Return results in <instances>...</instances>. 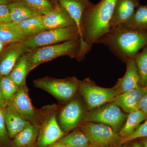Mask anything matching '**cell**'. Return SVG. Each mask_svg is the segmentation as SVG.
<instances>
[{
  "instance_id": "52a82bcc",
  "label": "cell",
  "mask_w": 147,
  "mask_h": 147,
  "mask_svg": "<svg viewBox=\"0 0 147 147\" xmlns=\"http://www.w3.org/2000/svg\"><path fill=\"white\" fill-rule=\"evenodd\" d=\"M127 115L115 101L91 110L85 118L86 121L99 123L110 126L118 132L123 127Z\"/></svg>"
},
{
  "instance_id": "8d00e7d4",
  "label": "cell",
  "mask_w": 147,
  "mask_h": 147,
  "mask_svg": "<svg viewBox=\"0 0 147 147\" xmlns=\"http://www.w3.org/2000/svg\"><path fill=\"white\" fill-rule=\"evenodd\" d=\"M142 143L144 147H147V138H145L142 139Z\"/></svg>"
},
{
  "instance_id": "6da1fadb",
  "label": "cell",
  "mask_w": 147,
  "mask_h": 147,
  "mask_svg": "<svg viewBox=\"0 0 147 147\" xmlns=\"http://www.w3.org/2000/svg\"><path fill=\"white\" fill-rule=\"evenodd\" d=\"M96 43L105 45L125 62L134 59L139 51L147 45V31L129 30L119 25L110 28Z\"/></svg>"
},
{
  "instance_id": "30bf717a",
  "label": "cell",
  "mask_w": 147,
  "mask_h": 147,
  "mask_svg": "<svg viewBox=\"0 0 147 147\" xmlns=\"http://www.w3.org/2000/svg\"><path fill=\"white\" fill-rule=\"evenodd\" d=\"M6 107L31 123H34L37 119V114L29 98L26 83L20 87L16 94L7 102Z\"/></svg>"
},
{
  "instance_id": "9a60e30c",
  "label": "cell",
  "mask_w": 147,
  "mask_h": 147,
  "mask_svg": "<svg viewBox=\"0 0 147 147\" xmlns=\"http://www.w3.org/2000/svg\"><path fill=\"white\" fill-rule=\"evenodd\" d=\"M42 19L43 25L47 30L75 26L68 13L60 5L59 7L54 8L42 14Z\"/></svg>"
},
{
  "instance_id": "cb8c5ba5",
  "label": "cell",
  "mask_w": 147,
  "mask_h": 147,
  "mask_svg": "<svg viewBox=\"0 0 147 147\" xmlns=\"http://www.w3.org/2000/svg\"><path fill=\"white\" fill-rule=\"evenodd\" d=\"M26 39L13 23L0 24V40L6 45Z\"/></svg>"
},
{
  "instance_id": "74e56055",
  "label": "cell",
  "mask_w": 147,
  "mask_h": 147,
  "mask_svg": "<svg viewBox=\"0 0 147 147\" xmlns=\"http://www.w3.org/2000/svg\"><path fill=\"white\" fill-rule=\"evenodd\" d=\"M5 44L3 42L1 41L0 40V53H1L2 51L3 50L4 48H5Z\"/></svg>"
},
{
  "instance_id": "2e32d148",
  "label": "cell",
  "mask_w": 147,
  "mask_h": 147,
  "mask_svg": "<svg viewBox=\"0 0 147 147\" xmlns=\"http://www.w3.org/2000/svg\"><path fill=\"white\" fill-rule=\"evenodd\" d=\"M126 70L124 75L120 78L114 88L119 94L140 87L139 73L134 59L125 62Z\"/></svg>"
},
{
  "instance_id": "44dd1931",
  "label": "cell",
  "mask_w": 147,
  "mask_h": 147,
  "mask_svg": "<svg viewBox=\"0 0 147 147\" xmlns=\"http://www.w3.org/2000/svg\"><path fill=\"white\" fill-rule=\"evenodd\" d=\"M121 25L129 30L147 31V5H139L131 17Z\"/></svg>"
},
{
  "instance_id": "ab89813d",
  "label": "cell",
  "mask_w": 147,
  "mask_h": 147,
  "mask_svg": "<svg viewBox=\"0 0 147 147\" xmlns=\"http://www.w3.org/2000/svg\"><path fill=\"white\" fill-rule=\"evenodd\" d=\"M119 147H128V146H119Z\"/></svg>"
},
{
  "instance_id": "7c38bea8",
  "label": "cell",
  "mask_w": 147,
  "mask_h": 147,
  "mask_svg": "<svg viewBox=\"0 0 147 147\" xmlns=\"http://www.w3.org/2000/svg\"><path fill=\"white\" fill-rule=\"evenodd\" d=\"M84 118V109L82 103L79 100L74 99L61 110L59 123L63 131L67 132L81 124Z\"/></svg>"
},
{
  "instance_id": "83f0119b",
  "label": "cell",
  "mask_w": 147,
  "mask_h": 147,
  "mask_svg": "<svg viewBox=\"0 0 147 147\" xmlns=\"http://www.w3.org/2000/svg\"><path fill=\"white\" fill-rule=\"evenodd\" d=\"M0 84L3 97L7 103L18 91L20 87L13 82L9 75L0 78Z\"/></svg>"
},
{
  "instance_id": "4fadbf2b",
  "label": "cell",
  "mask_w": 147,
  "mask_h": 147,
  "mask_svg": "<svg viewBox=\"0 0 147 147\" xmlns=\"http://www.w3.org/2000/svg\"><path fill=\"white\" fill-rule=\"evenodd\" d=\"M64 135V132L59 125L56 114L48 116L40 128L38 138V147H46L58 142Z\"/></svg>"
},
{
  "instance_id": "7a4b0ae2",
  "label": "cell",
  "mask_w": 147,
  "mask_h": 147,
  "mask_svg": "<svg viewBox=\"0 0 147 147\" xmlns=\"http://www.w3.org/2000/svg\"><path fill=\"white\" fill-rule=\"evenodd\" d=\"M116 2V0H100L87 9L83 21L84 57L92 45L110 30Z\"/></svg>"
},
{
  "instance_id": "ac0fdd59",
  "label": "cell",
  "mask_w": 147,
  "mask_h": 147,
  "mask_svg": "<svg viewBox=\"0 0 147 147\" xmlns=\"http://www.w3.org/2000/svg\"><path fill=\"white\" fill-rule=\"evenodd\" d=\"M4 117L6 127L10 138H14L31 123L7 107L5 108Z\"/></svg>"
},
{
  "instance_id": "4316f807",
  "label": "cell",
  "mask_w": 147,
  "mask_h": 147,
  "mask_svg": "<svg viewBox=\"0 0 147 147\" xmlns=\"http://www.w3.org/2000/svg\"><path fill=\"white\" fill-rule=\"evenodd\" d=\"M139 73L141 87L147 85V45L134 59Z\"/></svg>"
},
{
  "instance_id": "e575fe53",
  "label": "cell",
  "mask_w": 147,
  "mask_h": 147,
  "mask_svg": "<svg viewBox=\"0 0 147 147\" xmlns=\"http://www.w3.org/2000/svg\"><path fill=\"white\" fill-rule=\"evenodd\" d=\"M46 147H65L64 145L63 144H62L58 141V142H55L52 144L49 145Z\"/></svg>"
},
{
  "instance_id": "f546056e",
  "label": "cell",
  "mask_w": 147,
  "mask_h": 147,
  "mask_svg": "<svg viewBox=\"0 0 147 147\" xmlns=\"http://www.w3.org/2000/svg\"><path fill=\"white\" fill-rule=\"evenodd\" d=\"M147 138V119L144 123L140 125L131 135L125 138H121L119 147L130 141L139 138Z\"/></svg>"
},
{
  "instance_id": "f1b7e54d",
  "label": "cell",
  "mask_w": 147,
  "mask_h": 147,
  "mask_svg": "<svg viewBox=\"0 0 147 147\" xmlns=\"http://www.w3.org/2000/svg\"><path fill=\"white\" fill-rule=\"evenodd\" d=\"M31 9L40 14H45L53 9V5L49 0H20Z\"/></svg>"
},
{
  "instance_id": "484cf974",
  "label": "cell",
  "mask_w": 147,
  "mask_h": 147,
  "mask_svg": "<svg viewBox=\"0 0 147 147\" xmlns=\"http://www.w3.org/2000/svg\"><path fill=\"white\" fill-rule=\"evenodd\" d=\"M38 133L36 125L30 123L13 138V144L17 147L28 146L34 142Z\"/></svg>"
},
{
  "instance_id": "ba28073f",
  "label": "cell",
  "mask_w": 147,
  "mask_h": 147,
  "mask_svg": "<svg viewBox=\"0 0 147 147\" xmlns=\"http://www.w3.org/2000/svg\"><path fill=\"white\" fill-rule=\"evenodd\" d=\"M79 82L75 77L60 79L46 77L35 80L34 85L59 100L67 101L73 97L79 89Z\"/></svg>"
},
{
  "instance_id": "5b68a950",
  "label": "cell",
  "mask_w": 147,
  "mask_h": 147,
  "mask_svg": "<svg viewBox=\"0 0 147 147\" xmlns=\"http://www.w3.org/2000/svg\"><path fill=\"white\" fill-rule=\"evenodd\" d=\"M81 129L88 139L91 147H119L121 139L118 132L104 124L86 121Z\"/></svg>"
},
{
  "instance_id": "d6a6232c",
  "label": "cell",
  "mask_w": 147,
  "mask_h": 147,
  "mask_svg": "<svg viewBox=\"0 0 147 147\" xmlns=\"http://www.w3.org/2000/svg\"><path fill=\"white\" fill-rule=\"evenodd\" d=\"M139 110L147 114V94L145 95L141 99L139 102Z\"/></svg>"
},
{
  "instance_id": "603a6c76",
  "label": "cell",
  "mask_w": 147,
  "mask_h": 147,
  "mask_svg": "<svg viewBox=\"0 0 147 147\" xmlns=\"http://www.w3.org/2000/svg\"><path fill=\"white\" fill-rule=\"evenodd\" d=\"M11 22L18 24L26 19L39 14L29 8L21 1L13 2L8 5Z\"/></svg>"
},
{
  "instance_id": "5bb4252c",
  "label": "cell",
  "mask_w": 147,
  "mask_h": 147,
  "mask_svg": "<svg viewBox=\"0 0 147 147\" xmlns=\"http://www.w3.org/2000/svg\"><path fill=\"white\" fill-rule=\"evenodd\" d=\"M147 94L146 86L117 95L113 101L126 113H129L139 110V102L143 96Z\"/></svg>"
},
{
  "instance_id": "3957f363",
  "label": "cell",
  "mask_w": 147,
  "mask_h": 147,
  "mask_svg": "<svg viewBox=\"0 0 147 147\" xmlns=\"http://www.w3.org/2000/svg\"><path fill=\"white\" fill-rule=\"evenodd\" d=\"M80 47V40L76 39L33 49L29 52L31 69L40 64L61 56H68L79 59Z\"/></svg>"
},
{
  "instance_id": "4dcf8cb0",
  "label": "cell",
  "mask_w": 147,
  "mask_h": 147,
  "mask_svg": "<svg viewBox=\"0 0 147 147\" xmlns=\"http://www.w3.org/2000/svg\"><path fill=\"white\" fill-rule=\"evenodd\" d=\"M5 108H0V146L7 147L9 143V138L4 117Z\"/></svg>"
},
{
  "instance_id": "60d3db41",
  "label": "cell",
  "mask_w": 147,
  "mask_h": 147,
  "mask_svg": "<svg viewBox=\"0 0 147 147\" xmlns=\"http://www.w3.org/2000/svg\"><path fill=\"white\" fill-rule=\"evenodd\" d=\"M146 87H147V86H146Z\"/></svg>"
},
{
  "instance_id": "836d02e7",
  "label": "cell",
  "mask_w": 147,
  "mask_h": 147,
  "mask_svg": "<svg viewBox=\"0 0 147 147\" xmlns=\"http://www.w3.org/2000/svg\"><path fill=\"white\" fill-rule=\"evenodd\" d=\"M7 106V102L5 101L3 97L1 89V84H0V108H5Z\"/></svg>"
},
{
  "instance_id": "9c48e42d",
  "label": "cell",
  "mask_w": 147,
  "mask_h": 147,
  "mask_svg": "<svg viewBox=\"0 0 147 147\" xmlns=\"http://www.w3.org/2000/svg\"><path fill=\"white\" fill-rule=\"evenodd\" d=\"M59 5L64 9L73 20L79 32L81 47L79 57L84 58L83 21L87 9L93 4L89 0H58Z\"/></svg>"
},
{
  "instance_id": "8fae6325",
  "label": "cell",
  "mask_w": 147,
  "mask_h": 147,
  "mask_svg": "<svg viewBox=\"0 0 147 147\" xmlns=\"http://www.w3.org/2000/svg\"><path fill=\"white\" fill-rule=\"evenodd\" d=\"M7 45L0 53V78L9 75L20 57L32 50L24 41Z\"/></svg>"
},
{
  "instance_id": "277c9868",
  "label": "cell",
  "mask_w": 147,
  "mask_h": 147,
  "mask_svg": "<svg viewBox=\"0 0 147 147\" xmlns=\"http://www.w3.org/2000/svg\"><path fill=\"white\" fill-rule=\"evenodd\" d=\"M80 39L76 26L46 30L27 38L24 40L30 50L57 44L73 40Z\"/></svg>"
},
{
  "instance_id": "e0dca14e",
  "label": "cell",
  "mask_w": 147,
  "mask_h": 147,
  "mask_svg": "<svg viewBox=\"0 0 147 147\" xmlns=\"http://www.w3.org/2000/svg\"><path fill=\"white\" fill-rule=\"evenodd\" d=\"M139 0H116L110 28L122 25L133 15L139 5Z\"/></svg>"
},
{
  "instance_id": "7402d4cb",
  "label": "cell",
  "mask_w": 147,
  "mask_h": 147,
  "mask_svg": "<svg viewBox=\"0 0 147 147\" xmlns=\"http://www.w3.org/2000/svg\"><path fill=\"white\" fill-rule=\"evenodd\" d=\"M147 119V114L140 110L129 113L124 124L119 132V135L121 138L128 137Z\"/></svg>"
},
{
  "instance_id": "1f68e13d",
  "label": "cell",
  "mask_w": 147,
  "mask_h": 147,
  "mask_svg": "<svg viewBox=\"0 0 147 147\" xmlns=\"http://www.w3.org/2000/svg\"><path fill=\"white\" fill-rule=\"evenodd\" d=\"M12 23L8 5H0V24Z\"/></svg>"
},
{
  "instance_id": "d4e9b609",
  "label": "cell",
  "mask_w": 147,
  "mask_h": 147,
  "mask_svg": "<svg viewBox=\"0 0 147 147\" xmlns=\"http://www.w3.org/2000/svg\"><path fill=\"white\" fill-rule=\"evenodd\" d=\"M59 141L65 147H91L88 139L82 129H75L62 137Z\"/></svg>"
},
{
  "instance_id": "f35d334b",
  "label": "cell",
  "mask_w": 147,
  "mask_h": 147,
  "mask_svg": "<svg viewBox=\"0 0 147 147\" xmlns=\"http://www.w3.org/2000/svg\"><path fill=\"white\" fill-rule=\"evenodd\" d=\"M132 147H142V145L140 144L139 143H135L133 144Z\"/></svg>"
},
{
  "instance_id": "ffe728a7",
  "label": "cell",
  "mask_w": 147,
  "mask_h": 147,
  "mask_svg": "<svg viewBox=\"0 0 147 147\" xmlns=\"http://www.w3.org/2000/svg\"><path fill=\"white\" fill-rule=\"evenodd\" d=\"M15 25L21 34L26 38L47 30L43 25L42 15L40 14L28 18Z\"/></svg>"
},
{
  "instance_id": "d6986e66",
  "label": "cell",
  "mask_w": 147,
  "mask_h": 147,
  "mask_svg": "<svg viewBox=\"0 0 147 147\" xmlns=\"http://www.w3.org/2000/svg\"><path fill=\"white\" fill-rule=\"evenodd\" d=\"M29 56V52L20 57L9 75L11 79L19 87L26 83L27 75L31 70Z\"/></svg>"
},
{
  "instance_id": "8992f818",
  "label": "cell",
  "mask_w": 147,
  "mask_h": 147,
  "mask_svg": "<svg viewBox=\"0 0 147 147\" xmlns=\"http://www.w3.org/2000/svg\"><path fill=\"white\" fill-rule=\"evenodd\" d=\"M78 90L90 110L112 102L119 94L118 92L114 87L110 88H102L96 85L89 78L80 81Z\"/></svg>"
},
{
  "instance_id": "d590c367",
  "label": "cell",
  "mask_w": 147,
  "mask_h": 147,
  "mask_svg": "<svg viewBox=\"0 0 147 147\" xmlns=\"http://www.w3.org/2000/svg\"><path fill=\"white\" fill-rule=\"evenodd\" d=\"M13 0H0V5H9L13 2Z\"/></svg>"
},
{
  "instance_id": "b9f144b4",
  "label": "cell",
  "mask_w": 147,
  "mask_h": 147,
  "mask_svg": "<svg viewBox=\"0 0 147 147\" xmlns=\"http://www.w3.org/2000/svg\"></svg>"
}]
</instances>
